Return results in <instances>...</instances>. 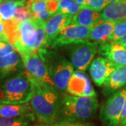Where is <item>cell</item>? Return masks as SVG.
I'll use <instances>...</instances> for the list:
<instances>
[{"instance_id": "33", "label": "cell", "mask_w": 126, "mask_h": 126, "mask_svg": "<svg viewBox=\"0 0 126 126\" xmlns=\"http://www.w3.org/2000/svg\"><path fill=\"white\" fill-rule=\"evenodd\" d=\"M109 4L111 3H116V2H119V1H124V0H107Z\"/></svg>"}, {"instance_id": "30", "label": "cell", "mask_w": 126, "mask_h": 126, "mask_svg": "<svg viewBox=\"0 0 126 126\" xmlns=\"http://www.w3.org/2000/svg\"><path fill=\"white\" fill-rule=\"evenodd\" d=\"M78 4L81 6L82 9L87 8L88 4V0H74Z\"/></svg>"}, {"instance_id": "26", "label": "cell", "mask_w": 126, "mask_h": 126, "mask_svg": "<svg viewBox=\"0 0 126 126\" xmlns=\"http://www.w3.org/2000/svg\"><path fill=\"white\" fill-rule=\"evenodd\" d=\"M34 126H94L90 123L86 122H55L51 124L39 123Z\"/></svg>"}, {"instance_id": "3", "label": "cell", "mask_w": 126, "mask_h": 126, "mask_svg": "<svg viewBox=\"0 0 126 126\" xmlns=\"http://www.w3.org/2000/svg\"><path fill=\"white\" fill-rule=\"evenodd\" d=\"M37 53L45 64L55 88L66 93L68 82L74 72L71 62L55 50L49 48H40Z\"/></svg>"}, {"instance_id": "22", "label": "cell", "mask_w": 126, "mask_h": 126, "mask_svg": "<svg viewBox=\"0 0 126 126\" xmlns=\"http://www.w3.org/2000/svg\"><path fill=\"white\" fill-rule=\"evenodd\" d=\"M36 118L34 113L16 118L1 117L0 126H32Z\"/></svg>"}, {"instance_id": "29", "label": "cell", "mask_w": 126, "mask_h": 126, "mask_svg": "<svg viewBox=\"0 0 126 126\" xmlns=\"http://www.w3.org/2000/svg\"><path fill=\"white\" fill-rule=\"evenodd\" d=\"M0 41L10 43L9 38L6 33L4 23L1 19H0Z\"/></svg>"}, {"instance_id": "2", "label": "cell", "mask_w": 126, "mask_h": 126, "mask_svg": "<svg viewBox=\"0 0 126 126\" xmlns=\"http://www.w3.org/2000/svg\"><path fill=\"white\" fill-rule=\"evenodd\" d=\"M97 108V97H77L64 94L55 122H84L94 116Z\"/></svg>"}, {"instance_id": "16", "label": "cell", "mask_w": 126, "mask_h": 126, "mask_svg": "<svg viewBox=\"0 0 126 126\" xmlns=\"http://www.w3.org/2000/svg\"><path fill=\"white\" fill-rule=\"evenodd\" d=\"M102 23L103 22L101 19L100 12L93 11L90 8H83L72 17L70 25L94 27Z\"/></svg>"}, {"instance_id": "27", "label": "cell", "mask_w": 126, "mask_h": 126, "mask_svg": "<svg viewBox=\"0 0 126 126\" xmlns=\"http://www.w3.org/2000/svg\"><path fill=\"white\" fill-rule=\"evenodd\" d=\"M107 0H88V7L93 11L100 12L109 4Z\"/></svg>"}, {"instance_id": "14", "label": "cell", "mask_w": 126, "mask_h": 126, "mask_svg": "<svg viewBox=\"0 0 126 126\" xmlns=\"http://www.w3.org/2000/svg\"><path fill=\"white\" fill-rule=\"evenodd\" d=\"M97 53L111 61L116 67L126 66V49L116 42L99 44Z\"/></svg>"}, {"instance_id": "23", "label": "cell", "mask_w": 126, "mask_h": 126, "mask_svg": "<svg viewBox=\"0 0 126 126\" xmlns=\"http://www.w3.org/2000/svg\"><path fill=\"white\" fill-rule=\"evenodd\" d=\"M58 4V12L68 14L72 16L77 15L82 9L74 0H60Z\"/></svg>"}, {"instance_id": "13", "label": "cell", "mask_w": 126, "mask_h": 126, "mask_svg": "<svg viewBox=\"0 0 126 126\" xmlns=\"http://www.w3.org/2000/svg\"><path fill=\"white\" fill-rule=\"evenodd\" d=\"M116 68V67L107 59L101 56L97 57L90 63V77L96 86H102Z\"/></svg>"}, {"instance_id": "17", "label": "cell", "mask_w": 126, "mask_h": 126, "mask_svg": "<svg viewBox=\"0 0 126 126\" xmlns=\"http://www.w3.org/2000/svg\"><path fill=\"white\" fill-rule=\"evenodd\" d=\"M102 22H117L126 19V0L109 4L101 13Z\"/></svg>"}, {"instance_id": "35", "label": "cell", "mask_w": 126, "mask_h": 126, "mask_svg": "<svg viewBox=\"0 0 126 126\" xmlns=\"http://www.w3.org/2000/svg\"><path fill=\"white\" fill-rule=\"evenodd\" d=\"M2 1H2V0H0V3H1V2H2Z\"/></svg>"}, {"instance_id": "10", "label": "cell", "mask_w": 126, "mask_h": 126, "mask_svg": "<svg viewBox=\"0 0 126 126\" xmlns=\"http://www.w3.org/2000/svg\"><path fill=\"white\" fill-rule=\"evenodd\" d=\"M69 94L77 97H97L96 93L88 76L83 72L74 71L67 87Z\"/></svg>"}, {"instance_id": "8", "label": "cell", "mask_w": 126, "mask_h": 126, "mask_svg": "<svg viewBox=\"0 0 126 126\" xmlns=\"http://www.w3.org/2000/svg\"><path fill=\"white\" fill-rule=\"evenodd\" d=\"M22 60L25 73L34 85L55 87L45 64L41 59L38 53L22 58Z\"/></svg>"}, {"instance_id": "11", "label": "cell", "mask_w": 126, "mask_h": 126, "mask_svg": "<svg viewBox=\"0 0 126 126\" xmlns=\"http://www.w3.org/2000/svg\"><path fill=\"white\" fill-rule=\"evenodd\" d=\"M22 72H25V69L23 60L18 52L0 58V86Z\"/></svg>"}, {"instance_id": "31", "label": "cell", "mask_w": 126, "mask_h": 126, "mask_svg": "<svg viewBox=\"0 0 126 126\" xmlns=\"http://www.w3.org/2000/svg\"><path fill=\"white\" fill-rule=\"evenodd\" d=\"M116 43H117L118 44H119V45L122 46L123 47H124L126 49V36H124L121 40L118 41L117 42H116Z\"/></svg>"}, {"instance_id": "21", "label": "cell", "mask_w": 126, "mask_h": 126, "mask_svg": "<svg viewBox=\"0 0 126 126\" xmlns=\"http://www.w3.org/2000/svg\"><path fill=\"white\" fill-rule=\"evenodd\" d=\"M26 4V0H7L0 3V19L4 22L11 20L20 5Z\"/></svg>"}, {"instance_id": "9", "label": "cell", "mask_w": 126, "mask_h": 126, "mask_svg": "<svg viewBox=\"0 0 126 126\" xmlns=\"http://www.w3.org/2000/svg\"><path fill=\"white\" fill-rule=\"evenodd\" d=\"M93 27L69 25L60 32L52 41L49 48L58 49L75 42L88 40Z\"/></svg>"}, {"instance_id": "4", "label": "cell", "mask_w": 126, "mask_h": 126, "mask_svg": "<svg viewBox=\"0 0 126 126\" xmlns=\"http://www.w3.org/2000/svg\"><path fill=\"white\" fill-rule=\"evenodd\" d=\"M33 92V83L25 72H20L0 86V104L29 103Z\"/></svg>"}, {"instance_id": "25", "label": "cell", "mask_w": 126, "mask_h": 126, "mask_svg": "<svg viewBox=\"0 0 126 126\" xmlns=\"http://www.w3.org/2000/svg\"><path fill=\"white\" fill-rule=\"evenodd\" d=\"M30 19H32L30 11L27 8L26 4H25L20 5L17 8L16 13L14 14V18L11 20L18 25L22 22Z\"/></svg>"}, {"instance_id": "19", "label": "cell", "mask_w": 126, "mask_h": 126, "mask_svg": "<svg viewBox=\"0 0 126 126\" xmlns=\"http://www.w3.org/2000/svg\"><path fill=\"white\" fill-rule=\"evenodd\" d=\"M26 6L30 11L33 20L46 23L53 16L48 11V1L46 0H26Z\"/></svg>"}, {"instance_id": "32", "label": "cell", "mask_w": 126, "mask_h": 126, "mask_svg": "<svg viewBox=\"0 0 126 126\" xmlns=\"http://www.w3.org/2000/svg\"><path fill=\"white\" fill-rule=\"evenodd\" d=\"M119 126H126V117L120 123V125Z\"/></svg>"}, {"instance_id": "34", "label": "cell", "mask_w": 126, "mask_h": 126, "mask_svg": "<svg viewBox=\"0 0 126 126\" xmlns=\"http://www.w3.org/2000/svg\"><path fill=\"white\" fill-rule=\"evenodd\" d=\"M48 1H59L60 0H46Z\"/></svg>"}, {"instance_id": "36", "label": "cell", "mask_w": 126, "mask_h": 126, "mask_svg": "<svg viewBox=\"0 0 126 126\" xmlns=\"http://www.w3.org/2000/svg\"><path fill=\"white\" fill-rule=\"evenodd\" d=\"M2 1H7V0H2Z\"/></svg>"}, {"instance_id": "18", "label": "cell", "mask_w": 126, "mask_h": 126, "mask_svg": "<svg viewBox=\"0 0 126 126\" xmlns=\"http://www.w3.org/2000/svg\"><path fill=\"white\" fill-rule=\"evenodd\" d=\"M116 22L107 21L93 27L88 40L102 44L109 42V39L114 29Z\"/></svg>"}, {"instance_id": "15", "label": "cell", "mask_w": 126, "mask_h": 126, "mask_svg": "<svg viewBox=\"0 0 126 126\" xmlns=\"http://www.w3.org/2000/svg\"><path fill=\"white\" fill-rule=\"evenodd\" d=\"M126 85V66L117 67L104 83V93L110 96Z\"/></svg>"}, {"instance_id": "28", "label": "cell", "mask_w": 126, "mask_h": 126, "mask_svg": "<svg viewBox=\"0 0 126 126\" xmlns=\"http://www.w3.org/2000/svg\"><path fill=\"white\" fill-rule=\"evenodd\" d=\"M16 52V48L11 43L0 42V58L4 57L6 55Z\"/></svg>"}, {"instance_id": "7", "label": "cell", "mask_w": 126, "mask_h": 126, "mask_svg": "<svg viewBox=\"0 0 126 126\" xmlns=\"http://www.w3.org/2000/svg\"><path fill=\"white\" fill-rule=\"evenodd\" d=\"M126 99V87L109 97L99 110V119L104 124L107 126H119Z\"/></svg>"}, {"instance_id": "6", "label": "cell", "mask_w": 126, "mask_h": 126, "mask_svg": "<svg viewBox=\"0 0 126 126\" xmlns=\"http://www.w3.org/2000/svg\"><path fill=\"white\" fill-rule=\"evenodd\" d=\"M37 24L36 20L30 19L18 24L16 33L12 41L21 58L37 53Z\"/></svg>"}, {"instance_id": "5", "label": "cell", "mask_w": 126, "mask_h": 126, "mask_svg": "<svg viewBox=\"0 0 126 126\" xmlns=\"http://www.w3.org/2000/svg\"><path fill=\"white\" fill-rule=\"evenodd\" d=\"M99 46L93 41L84 40L69 44L61 48L64 49L74 68L84 72L97 53Z\"/></svg>"}, {"instance_id": "1", "label": "cell", "mask_w": 126, "mask_h": 126, "mask_svg": "<svg viewBox=\"0 0 126 126\" xmlns=\"http://www.w3.org/2000/svg\"><path fill=\"white\" fill-rule=\"evenodd\" d=\"M33 86L34 92L30 102L33 113L40 123H53L60 108L62 95L53 86Z\"/></svg>"}, {"instance_id": "24", "label": "cell", "mask_w": 126, "mask_h": 126, "mask_svg": "<svg viewBox=\"0 0 126 126\" xmlns=\"http://www.w3.org/2000/svg\"><path fill=\"white\" fill-rule=\"evenodd\" d=\"M126 36V19L117 21L115 23L112 34L109 37V42H117Z\"/></svg>"}, {"instance_id": "20", "label": "cell", "mask_w": 126, "mask_h": 126, "mask_svg": "<svg viewBox=\"0 0 126 126\" xmlns=\"http://www.w3.org/2000/svg\"><path fill=\"white\" fill-rule=\"evenodd\" d=\"M33 113L30 103L23 104H0V117L16 118Z\"/></svg>"}, {"instance_id": "12", "label": "cell", "mask_w": 126, "mask_h": 126, "mask_svg": "<svg viewBox=\"0 0 126 126\" xmlns=\"http://www.w3.org/2000/svg\"><path fill=\"white\" fill-rule=\"evenodd\" d=\"M72 16L57 12L44 24L46 33V48H49L52 41L65 27L71 24Z\"/></svg>"}]
</instances>
